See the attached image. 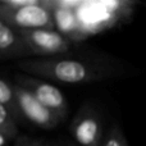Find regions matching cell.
<instances>
[{
  "label": "cell",
  "instance_id": "5",
  "mask_svg": "<svg viewBox=\"0 0 146 146\" xmlns=\"http://www.w3.org/2000/svg\"><path fill=\"white\" fill-rule=\"evenodd\" d=\"M69 132L80 146H103L105 137L100 113L88 104H83L73 117Z\"/></svg>",
  "mask_w": 146,
  "mask_h": 146
},
{
  "label": "cell",
  "instance_id": "13",
  "mask_svg": "<svg viewBox=\"0 0 146 146\" xmlns=\"http://www.w3.org/2000/svg\"><path fill=\"white\" fill-rule=\"evenodd\" d=\"M28 146H48V145H44V144H41V142H37V141H31Z\"/></svg>",
  "mask_w": 146,
  "mask_h": 146
},
{
  "label": "cell",
  "instance_id": "7",
  "mask_svg": "<svg viewBox=\"0 0 146 146\" xmlns=\"http://www.w3.org/2000/svg\"><path fill=\"white\" fill-rule=\"evenodd\" d=\"M78 4L80 3L51 1V12H53L54 23H55V30L74 42L86 38L80 18L76 13V9L73 8L78 7Z\"/></svg>",
  "mask_w": 146,
  "mask_h": 146
},
{
  "label": "cell",
  "instance_id": "1",
  "mask_svg": "<svg viewBox=\"0 0 146 146\" xmlns=\"http://www.w3.org/2000/svg\"><path fill=\"white\" fill-rule=\"evenodd\" d=\"M17 67L28 76L71 85L110 80L124 71L113 56L78 50L48 58L23 59L17 62Z\"/></svg>",
  "mask_w": 146,
  "mask_h": 146
},
{
  "label": "cell",
  "instance_id": "10",
  "mask_svg": "<svg viewBox=\"0 0 146 146\" xmlns=\"http://www.w3.org/2000/svg\"><path fill=\"white\" fill-rule=\"evenodd\" d=\"M18 122L15 121L12 111L5 105L0 104V132L8 139H15L18 136Z\"/></svg>",
  "mask_w": 146,
  "mask_h": 146
},
{
  "label": "cell",
  "instance_id": "14",
  "mask_svg": "<svg viewBox=\"0 0 146 146\" xmlns=\"http://www.w3.org/2000/svg\"><path fill=\"white\" fill-rule=\"evenodd\" d=\"M63 146H80V145H77L76 142H66Z\"/></svg>",
  "mask_w": 146,
  "mask_h": 146
},
{
  "label": "cell",
  "instance_id": "2",
  "mask_svg": "<svg viewBox=\"0 0 146 146\" xmlns=\"http://www.w3.org/2000/svg\"><path fill=\"white\" fill-rule=\"evenodd\" d=\"M0 19L19 31L55 30L51 1L46 0H0Z\"/></svg>",
  "mask_w": 146,
  "mask_h": 146
},
{
  "label": "cell",
  "instance_id": "4",
  "mask_svg": "<svg viewBox=\"0 0 146 146\" xmlns=\"http://www.w3.org/2000/svg\"><path fill=\"white\" fill-rule=\"evenodd\" d=\"M14 83L27 88L45 108L53 111L62 122L68 115V103L63 92L49 81L28 74H15Z\"/></svg>",
  "mask_w": 146,
  "mask_h": 146
},
{
  "label": "cell",
  "instance_id": "9",
  "mask_svg": "<svg viewBox=\"0 0 146 146\" xmlns=\"http://www.w3.org/2000/svg\"><path fill=\"white\" fill-rule=\"evenodd\" d=\"M0 104L5 105L12 111L15 121L22 122V117H21L19 106H18L17 101V95H15L14 90V83L8 82L1 77H0Z\"/></svg>",
  "mask_w": 146,
  "mask_h": 146
},
{
  "label": "cell",
  "instance_id": "8",
  "mask_svg": "<svg viewBox=\"0 0 146 146\" xmlns=\"http://www.w3.org/2000/svg\"><path fill=\"white\" fill-rule=\"evenodd\" d=\"M31 58L22 35L18 30L0 19V60H23Z\"/></svg>",
  "mask_w": 146,
  "mask_h": 146
},
{
  "label": "cell",
  "instance_id": "11",
  "mask_svg": "<svg viewBox=\"0 0 146 146\" xmlns=\"http://www.w3.org/2000/svg\"><path fill=\"white\" fill-rule=\"evenodd\" d=\"M103 146H128L124 133L119 127V124L114 123L110 127V129L105 133Z\"/></svg>",
  "mask_w": 146,
  "mask_h": 146
},
{
  "label": "cell",
  "instance_id": "6",
  "mask_svg": "<svg viewBox=\"0 0 146 146\" xmlns=\"http://www.w3.org/2000/svg\"><path fill=\"white\" fill-rule=\"evenodd\" d=\"M14 90L22 121L30 122L33 126L44 129L55 128L62 123L60 119L53 111L45 108L27 88L14 83Z\"/></svg>",
  "mask_w": 146,
  "mask_h": 146
},
{
  "label": "cell",
  "instance_id": "3",
  "mask_svg": "<svg viewBox=\"0 0 146 146\" xmlns=\"http://www.w3.org/2000/svg\"><path fill=\"white\" fill-rule=\"evenodd\" d=\"M19 32L30 51L31 58H48V56L62 55L73 51L77 44L56 30L42 28V30H25Z\"/></svg>",
  "mask_w": 146,
  "mask_h": 146
},
{
  "label": "cell",
  "instance_id": "12",
  "mask_svg": "<svg viewBox=\"0 0 146 146\" xmlns=\"http://www.w3.org/2000/svg\"><path fill=\"white\" fill-rule=\"evenodd\" d=\"M8 141H9V139H8L4 133H1V132H0V146H5Z\"/></svg>",
  "mask_w": 146,
  "mask_h": 146
}]
</instances>
